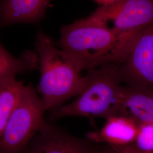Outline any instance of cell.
Segmentation results:
<instances>
[{
	"label": "cell",
	"mask_w": 153,
	"mask_h": 153,
	"mask_svg": "<svg viewBox=\"0 0 153 153\" xmlns=\"http://www.w3.org/2000/svg\"><path fill=\"white\" fill-rule=\"evenodd\" d=\"M40 76L39 93L45 111H53L76 97L88 82L81 66L46 33L39 31L35 43Z\"/></svg>",
	"instance_id": "6da1fadb"
},
{
	"label": "cell",
	"mask_w": 153,
	"mask_h": 153,
	"mask_svg": "<svg viewBox=\"0 0 153 153\" xmlns=\"http://www.w3.org/2000/svg\"><path fill=\"white\" fill-rule=\"evenodd\" d=\"M56 44L83 71L107 64L120 65L124 61L115 33L94 13L62 27Z\"/></svg>",
	"instance_id": "7a4b0ae2"
},
{
	"label": "cell",
	"mask_w": 153,
	"mask_h": 153,
	"mask_svg": "<svg viewBox=\"0 0 153 153\" xmlns=\"http://www.w3.org/2000/svg\"><path fill=\"white\" fill-rule=\"evenodd\" d=\"M88 82L71 103L52 111L51 119L71 116L100 117L121 115L124 86L120 65L107 64L88 70Z\"/></svg>",
	"instance_id": "3957f363"
},
{
	"label": "cell",
	"mask_w": 153,
	"mask_h": 153,
	"mask_svg": "<svg viewBox=\"0 0 153 153\" xmlns=\"http://www.w3.org/2000/svg\"><path fill=\"white\" fill-rule=\"evenodd\" d=\"M93 13L115 33L124 60L136 39L153 25V0H116Z\"/></svg>",
	"instance_id": "277c9868"
},
{
	"label": "cell",
	"mask_w": 153,
	"mask_h": 153,
	"mask_svg": "<svg viewBox=\"0 0 153 153\" xmlns=\"http://www.w3.org/2000/svg\"><path fill=\"white\" fill-rule=\"evenodd\" d=\"M45 109L32 84L23 88L16 108L0 137V153H26L44 124Z\"/></svg>",
	"instance_id": "5b68a950"
},
{
	"label": "cell",
	"mask_w": 153,
	"mask_h": 153,
	"mask_svg": "<svg viewBox=\"0 0 153 153\" xmlns=\"http://www.w3.org/2000/svg\"><path fill=\"white\" fill-rule=\"evenodd\" d=\"M120 69L126 86L153 94V25L136 39Z\"/></svg>",
	"instance_id": "8992f818"
},
{
	"label": "cell",
	"mask_w": 153,
	"mask_h": 153,
	"mask_svg": "<svg viewBox=\"0 0 153 153\" xmlns=\"http://www.w3.org/2000/svg\"><path fill=\"white\" fill-rule=\"evenodd\" d=\"M93 143L45 121L26 153H93Z\"/></svg>",
	"instance_id": "52a82bcc"
},
{
	"label": "cell",
	"mask_w": 153,
	"mask_h": 153,
	"mask_svg": "<svg viewBox=\"0 0 153 153\" xmlns=\"http://www.w3.org/2000/svg\"><path fill=\"white\" fill-rule=\"evenodd\" d=\"M138 127L139 123L130 117L112 116L105 119L104 125L99 130L88 132L85 137L93 143L126 146L135 141Z\"/></svg>",
	"instance_id": "ba28073f"
},
{
	"label": "cell",
	"mask_w": 153,
	"mask_h": 153,
	"mask_svg": "<svg viewBox=\"0 0 153 153\" xmlns=\"http://www.w3.org/2000/svg\"><path fill=\"white\" fill-rule=\"evenodd\" d=\"M51 0H2L0 27L16 23H36L44 18Z\"/></svg>",
	"instance_id": "9c48e42d"
},
{
	"label": "cell",
	"mask_w": 153,
	"mask_h": 153,
	"mask_svg": "<svg viewBox=\"0 0 153 153\" xmlns=\"http://www.w3.org/2000/svg\"><path fill=\"white\" fill-rule=\"evenodd\" d=\"M121 115L138 123H153V94L125 85Z\"/></svg>",
	"instance_id": "30bf717a"
},
{
	"label": "cell",
	"mask_w": 153,
	"mask_h": 153,
	"mask_svg": "<svg viewBox=\"0 0 153 153\" xmlns=\"http://www.w3.org/2000/svg\"><path fill=\"white\" fill-rule=\"evenodd\" d=\"M24 87L16 76L0 78V137L19 103Z\"/></svg>",
	"instance_id": "8fae6325"
},
{
	"label": "cell",
	"mask_w": 153,
	"mask_h": 153,
	"mask_svg": "<svg viewBox=\"0 0 153 153\" xmlns=\"http://www.w3.org/2000/svg\"><path fill=\"white\" fill-rule=\"evenodd\" d=\"M39 68L38 56L32 51L24 52L20 57L11 55L0 43V78L16 76Z\"/></svg>",
	"instance_id": "7c38bea8"
},
{
	"label": "cell",
	"mask_w": 153,
	"mask_h": 153,
	"mask_svg": "<svg viewBox=\"0 0 153 153\" xmlns=\"http://www.w3.org/2000/svg\"><path fill=\"white\" fill-rule=\"evenodd\" d=\"M143 153H153V123H139L138 131L134 142L132 144Z\"/></svg>",
	"instance_id": "4fadbf2b"
},
{
	"label": "cell",
	"mask_w": 153,
	"mask_h": 153,
	"mask_svg": "<svg viewBox=\"0 0 153 153\" xmlns=\"http://www.w3.org/2000/svg\"><path fill=\"white\" fill-rule=\"evenodd\" d=\"M93 153H120L114 146L105 145L101 147H95Z\"/></svg>",
	"instance_id": "5bb4252c"
},
{
	"label": "cell",
	"mask_w": 153,
	"mask_h": 153,
	"mask_svg": "<svg viewBox=\"0 0 153 153\" xmlns=\"http://www.w3.org/2000/svg\"><path fill=\"white\" fill-rule=\"evenodd\" d=\"M120 153H143L139 151L133 145L121 147H115Z\"/></svg>",
	"instance_id": "9a60e30c"
},
{
	"label": "cell",
	"mask_w": 153,
	"mask_h": 153,
	"mask_svg": "<svg viewBox=\"0 0 153 153\" xmlns=\"http://www.w3.org/2000/svg\"><path fill=\"white\" fill-rule=\"evenodd\" d=\"M95 2L100 5V6L109 5L114 2L116 0H94Z\"/></svg>",
	"instance_id": "2e32d148"
}]
</instances>
